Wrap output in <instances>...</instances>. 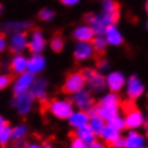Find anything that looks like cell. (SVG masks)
<instances>
[{"label": "cell", "instance_id": "obj_33", "mask_svg": "<svg viewBox=\"0 0 148 148\" xmlns=\"http://www.w3.org/2000/svg\"><path fill=\"white\" fill-rule=\"evenodd\" d=\"M53 16H54V13L50 9H43L39 14V18L42 20H50V19H53Z\"/></svg>", "mask_w": 148, "mask_h": 148}, {"label": "cell", "instance_id": "obj_37", "mask_svg": "<svg viewBox=\"0 0 148 148\" xmlns=\"http://www.w3.org/2000/svg\"><path fill=\"white\" fill-rule=\"evenodd\" d=\"M98 68L101 69V70H104L108 68V63H107L106 60H99L98 62Z\"/></svg>", "mask_w": 148, "mask_h": 148}, {"label": "cell", "instance_id": "obj_1", "mask_svg": "<svg viewBox=\"0 0 148 148\" xmlns=\"http://www.w3.org/2000/svg\"><path fill=\"white\" fill-rule=\"evenodd\" d=\"M119 16V8L113 0H104L103 1V13L101 15H88V25L93 29L98 35L104 34L107 28L113 25Z\"/></svg>", "mask_w": 148, "mask_h": 148}, {"label": "cell", "instance_id": "obj_4", "mask_svg": "<svg viewBox=\"0 0 148 148\" xmlns=\"http://www.w3.org/2000/svg\"><path fill=\"white\" fill-rule=\"evenodd\" d=\"M84 86H86V78H84L83 73H73L66 78L64 86H63V90L65 93L74 94L82 90Z\"/></svg>", "mask_w": 148, "mask_h": 148}, {"label": "cell", "instance_id": "obj_6", "mask_svg": "<svg viewBox=\"0 0 148 148\" xmlns=\"http://www.w3.org/2000/svg\"><path fill=\"white\" fill-rule=\"evenodd\" d=\"M34 80H35L34 74H32L29 72L19 74V77H18L16 80L14 82V87H13V90H14V93H15V95L29 92L32 84L34 83Z\"/></svg>", "mask_w": 148, "mask_h": 148}, {"label": "cell", "instance_id": "obj_11", "mask_svg": "<svg viewBox=\"0 0 148 148\" xmlns=\"http://www.w3.org/2000/svg\"><path fill=\"white\" fill-rule=\"evenodd\" d=\"M106 82H107V87L109 88L110 92H114V93H117V92H119L123 89V87L125 86V78L124 75L119 72H112L109 73L108 75H107L106 78Z\"/></svg>", "mask_w": 148, "mask_h": 148}, {"label": "cell", "instance_id": "obj_31", "mask_svg": "<svg viewBox=\"0 0 148 148\" xmlns=\"http://www.w3.org/2000/svg\"><path fill=\"white\" fill-rule=\"evenodd\" d=\"M50 47L54 51H60L63 49V40H62L60 36H54V38L51 39Z\"/></svg>", "mask_w": 148, "mask_h": 148}, {"label": "cell", "instance_id": "obj_24", "mask_svg": "<svg viewBox=\"0 0 148 148\" xmlns=\"http://www.w3.org/2000/svg\"><path fill=\"white\" fill-rule=\"evenodd\" d=\"M88 125L92 128V131L94 132L95 136H101L103 129L107 125V122L104 119H102L99 116H93L89 118V124Z\"/></svg>", "mask_w": 148, "mask_h": 148}, {"label": "cell", "instance_id": "obj_21", "mask_svg": "<svg viewBox=\"0 0 148 148\" xmlns=\"http://www.w3.org/2000/svg\"><path fill=\"white\" fill-rule=\"evenodd\" d=\"M98 116L106 122H109L110 119L119 116V108L110 106H98Z\"/></svg>", "mask_w": 148, "mask_h": 148}, {"label": "cell", "instance_id": "obj_34", "mask_svg": "<svg viewBox=\"0 0 148 148\" xmlns=\"http://www.w3.org/2000/svg\"><path fill=\"white\" fill-rule=\"evenodd\" d=\"M9 83H10V77L0 74V90L4 89L5 87H8V86H9Z\"/></svg>", "mask_w": 148, "mask_h": 148}, {"label": "cell", "instance_id": "obj_39", "mask_svg": "<svg viewBox=\"0 0 148 148\" xmlns=\"http://www.w3.org/2000/svg\"><path fill=\"white\" fill-rule=\"evenodd\" d=\"M79 0H62V3L64 5H74V4H77Z\"/></svg>", "mask_w": 148, "mask_h": 148}, {"label": "cell", "instance_id": "obj_10", "mask_svg": "<svg viewBox=\"0 0 148 148\" xmlns=\"http://www.w3.org/2000/svg\"><path fill=\"white\" fill-rule=\"evenodd\" d=\"M73 103L75 104L80 110L88 112L93 107V98L88 90H79L73 94Z\"/></svg>", "mask_w": 148, "mask_h": 148}, {"label": "cell", "instance_id": "obj_12", "mask_svg": "<svg viewBox=\"0 0 148 148\" xmlns=\"http://www.w3.org/2000/svg\"><path fill=\"white\" fill-rule=\"evenodd\" d=\"M89 118H90L89 114H88L86 110L79 109V110H75V112L73 110V113L70 114L68 118V122L73 128L78 129V128H82L84 125L89 124Z\"/></svg>", "mask_w": 148, "mask_h": 148}, {"label": "cell", "instance_id": "obj_28", "mask_svg": "<svg viewBox=\"0 0 148 148\" xmlns=\"http://www.w3.org/2000/svg\"><path fill=\"white\" fill-rule=\"evenodd\" d=\"M107 44H108V43H107V39L99 35L95 39H93V43H92V45H93L94 50L97 51V53H103V50L106 49Z\"/></svg>", "mask_w": 148, "mask_h": 148}, {"label": "cell", "instance_id": "obj_22", "mask_svg": "<svg viewBox=\"0 0 148 148\" xmlns=\"http://www.w3.org/2000/svg\"><path fill=\"white\" fill-rule=\"evenodd\" d=\"M12 69L13 72H15L18 74L25 73L28 70V59L24 55H20V54L15 55L12 60Z\"/></svg>", "mask_w": 148, "mask_h": 148}, {"label": "cell", "instance_id": "obj_20", "mask_svg": "<svg viewBox=\"0 0 148 148\" xmlns=\"http://www.w3.org/2000/svg\"><path fill=\"white\" fill-rule=\"evenodd\" d=\"M104 35L107 39V43L110 44V45H121L122 42H123L122 34L114 25H110V27L107 28Z\"/></svg>", "mask_w": 148, "mask_h": 148}, {"label": "cell", "instance_id": "obj_27", "mask_svg": "<svg viewBox=\"0 0 148 148\" xmlns=\"http://www.w3.org/2000/svg\"><path fill=\"white\" fill-rule=\"evenodd\" d=\"M107 124L110 125V127H113L114 129H117V131H123V129L125 128V121L123 117L118 116L116 118H113V119H110L109 122H107Z\"/></svg>", "mask_w": 148, "mask_h": 148}, {"label": "cell", "instance_id": "obj_18", "mask_svg": "<svg viewBox=\"0 0 148 148\" xmlns=\"http://www.w3.org/2000/svg\"><path fill=\"white\" fill-rule=\"evenodd\" d=\"M27 36L23 33H16V34L13 35L12 40H10V49L14 53H18L19 54L21 50H24V48L27 47Z\"/></svg>", "mask_w": 148, "mask_h": 148}, {"label": "cell", "instance_id": "obj_5", "mask_svg": "<svg viewBox=\"0 0 148 148\" xmlns=\"http://www.w3.org/2000/svg\"><path fill=\"white\" fill-rule=\"evenodd\" d=\"M124 148H147L148 146V137L139 133L137 129H131L124 137Z\"/></svg>", "mask_w": 148, "mask_h": 148}, {"label": "cell", "instance_id": "obj_45", "mask_svg": "<svg viewBox=\"0 0 148 148\" xmlns=\"http://www.w3.org/2000/svg\"><path fill=\"white\" fill-rule=\"evenodd\" d=\"M147 28H148V24H147Z\"/></svg>", "mask_w": 148, "mask_h": 148}, {"label": "cell", "instance_id": "obj_32", "mask_svg": "<svg viewBox=\"0 0 148 148\" xmlns=\"http://www.w3.org/2000/svg\"><path fill=\"white\" fill-rule=\"evenodd\" d=\"M70 148H89V146L86 142L77 138V137H73L72 140H70Z\"/></svg>", "mask_w": 148, "mask_h": 148}, {"label": "cell", "instance_id": "obj_9", "mask_svg": "<svg viewBox=\"0 0 148 148\" xmlns=\"http://www.w3.org/2000/svg\"><path fill=\"white\" fill-rule=\"evenodd\" d=\"M144 93V84L138 77L132 75L127 80V95L131 101L138 99Z\"/></svg>", "mask_w": 148, "mask_h": 148}, {"label": "cell", "instance_id": "obj_23", "mask_svg": "<svg viewBox=\"0 0 148 148\" xmlns=\"http://www.w3.org/2000/svg\"><path fill=\"white\" fill-rule=\"evenodd\" d=\"M99 137H102V139L104 140V142L109 143V144H113V143L116 142V140L121 137V132L107 124L106 127H104V129H103L102 134L99 136Z\"/></svg>", "mask_w": 148, "mask_h": 148}, {"label": "cell", "instance_id": "obj_44", "mask_svg": "<svg viewBox=\"0 0 148 148\" xmlns=\"http://www.w3.org/2000/svg\"><path fill=\"white\" fill-rule=\"evenodd\" d=\"M0 13H1V5H0Z\"/></svg>", "mask_w": 148, "mask_h": 148}, {"label": "cell", "instance_id": "obj_43", "mask_svg": "<svg viewBox=\"0 0 148 148\" xmlns=\"http://www.w3.org/2000/svg\"><path fill=\"white\" fill-rule=\"evenodd\" d=\"M146 9H147V12H148V1H147V5H146Z\"/></svg>", "mask_w": 148, "mask_h": 148}, {"label": "cell", "instance_id": "obj_7", "mask_svg": "<svg viewBox=\"0 0 148 148\" xmlns=\"http://www.w3.org/2000/svg\"><path fill=\"white\" fill-rule=\"evenodd\" d=\"M33 98L30 93L27 92V93L23 94H18L14 97L13 99V107L18 110V113L21 114V116H25L30 112L32 106H33Z\"/></svg>", "mask_w": 148, "mask_h": 148}, {"label": "cell", "instance_id": "obj_14", "mask_svg": "<svg viewBox=\"0 0 148 148\" xmlns=\"http://www.w3.org/2000/svg\"><path fill=\"white\" fill-rule=\"evenodd\" d=\"M94 48L90 43L88 42H79L75 45V49H74V57H75L77 60H86V59L90 58L93 55Z\"/></svg>", "mask_w": 148, "mask_h": 148}, {"label": "cell", "instance_id": "obj_2", "mask_svg": "<svg viewBox=\"0 0 148 148\" xmlns=\"http://www.w3.org/2000/svg\"><path fill=\"white\" fill-rule=\"evenodd\" d=\"M48 109L58 119H68L73 113V104L65 99H53L48 104Z\"/></svg>", "mask_w": 148, "mask_h": 148}, {"label": "cell", "instance_id": "obj_8", "mask_svg": "<svg viewBox=\"0 0 148 148\" xmlns=\"http://www.w3.org/2000/svg\"><path fill=\"white\" fill-rule=\"evenodd\" d=\"M125 128L128 129H138L140 127L144 125V122H146V117L144 114L140 112V110L132 108L131 110L125 112Z\"/></svg>", "mask_w": 148, "mask_h": 148}, {"label": "cell", "instance_id": "obj_40", "mask_svg": "<svg viewBox=\"0 0 148 148\" xmlns=\"http://www.w3.org/2000/svg\"><path fill=\"white\" fill-rule=\"evenodd\" d=\"M25 148H43V147H40L38 143H28Z\"/></svg>", "mask_w": 148, "mask_h": 148}, {"label": "cell", "instance_id": "obj_19", "mask_svg": "<svg viewBox=\"0 0 148 148\" xmlns=\"http://www.w3.org/2000/svg\"><path fill=\"white\" fill-rule=\"evenodd\" d=\"M75 137L77 138H79L80 140H83V142H86L88 146H90L93 142H95V136L94 132L92 131V128L89 125H84L82 128H78L75 131Z\"/></svg>", "mask_w": 148, "mask_h": 148}, {"label": "cell", "instance_id": "obj_41", "mask_svg": "<svg viewBox=\"0 0 148 148\" xmlns=\"http://www.w3.org/2000/svg\"><path fill=\"white\" fill-rule=\"evenodd\" d=\"M143 128H144V131H146V136L148 137V114H147V117H146V122H144Z\"/></svg>", "mask_w": 148, "mask_h": 148}, {"label": "cell", "instance_id": "obj_30", "mask_svg": "<svg viewBox=\"0 0 148 148\" xmlns=\"http://www.w3.org/2000/svg\"><path fill=\"white\" fill-rule=\"evenodd\" d=\"M28 27H29L28 23H12V24H6L4 27V29L6 32H10V33H13V32L19 33L20 30H24V29H27Z\"/></svg>", "mask_w": 148, "mask_h": 148}, {"label": "cell", "instance_id": "obj_36", "mask_svg": "<svg viewBox=\"0 0 148 148\" xmlns=\"http://www.w3.org/2000/svg\"><path fill=\"white\" fill-rule=\"evenodd\" d=\"M5 47H6L5 38H4V35H3V34H0V51L4 50V49H5Z\"/></svg>", "mask_w": 148, "mask_h": 148}, {"label": "cell", "instance_id": "obj_17", "mask_svg": "<svg viewBox=\"0 0 148 148\" xmlns=\"http://www.w3.org/2000/svg\"><path fill=\"white\" fill-rule=\"evenodd\" d=\"M94 30L92 29L89 25H82V27L77 28L74 30V38L79 42H88L89 43L90 40L94 39Z\"/></svg>", "mask_w": 148, "mask_h": 148}, {"label": "cell", "instance_id": "obj_38", "mask_svg": "<svg viewBox=\"0 0 148 148\" xmlns=\"http://www.w3.org/2000/svg\"><path fill=\"white\" fill-rule=\"evenodd\" d=\"M89 148H106V146L102 142H97V140H95V142H93L90 144Z\"/></svg>", "mask_w": 148, "mask_h": 148}, {"label": "cell", "instance_id": "obj_26", "mask_svg": "<svg viewBox=\"0 0 148 148\" xmlns=\"http://www.w3.org/2000/svg\"><path fill=\"white\" fill-rule=\"evenodd\" d=\"M119 97L114 93V92H110V93L106 94L104 97H102L101 102H99V106H110V107H118L119 106Z\"/></svg>", "mask_w": 148, "mask_h": 148}, {"label": "cell", "instance_id": "obj_25", "mask_svg": "<svg viewBox=\"0 0 148 148\" xmlns=\"http://www.w3.org/2000/svg\"><path fill=\"white\" fill-rule=\"evenodd\" d=\"M10 139H13V129L6 123L0 125V146L8 144Z\"/></svg>", "mask_w": 148, "mask_h": 148}, {"label": "cell", "instance_id": "obj_35", "mask_svg": "<svg viewBox=\"0 0 148 148\" xmlns=\"http://www.w3.org/2000/svg\"><path fill=\"white\" fill-rule=\"evenodd\" d=\"M124 146H125V139H124V137H122V136L112 144V147H114V148H124Z\"/></svg>", "mask_w": 148, "mask_h": 148}, {"label": "cell", "instance_id": "obj_15", "mask_svg": "<svg viewBox=\"0 0 148 148\" xmlns=\"http://www.w3.org/2000/svg\"><path fill=\"white\" fill-rule=\"evenodd\" d=\"M45 68V59L40 54H34L28 59V72L32 74H39Z\"/></svg>", "mask_w": 148, "mask_h": 148}, {"label": "cell", "instance_id": "obj_42", "mask_svg": "<svg viewBox=\"0 0 148 148\" xmlns=\"http://www.w3.org/2000/svg\"><path fill=\"white\" fill-rule=\"evenodd\" d=\"M6 123V122H5V119H4V118H3L1 116H0V125H3V124H5Z\"/></svg>", "mask_w": 148, "mask_h": 148}, {"label": "cell", "instance_id": "obj_29", "mask_svg": "<svg viewBox=\"0 0 148 148\" xmlns=\"http://www.w3.org/2000/svg\"><path fill=\"white\" fill-rule=\"evenodd\" d=\"M25 134H27V127L24 124H19L15 128H13V139L16 140V142L23 139Z\"/></svg>", "mask_w": 148, "mask_h": 148}, {"label": "cell", "instance_id": "obj_16", "mask_svg": "<svg viewBox=\"0 0 148 148\" xmlns=\"http://www.w3.org/2000/svg\"><path fill=\"white\" fill-rule=\"evenodd\" d=\"M29 93L33 98H38V99H43L47 95V80L40 78V79H35L34 83L32 84Z\"/></svg>", "mask_w": 148, "mask_h": 148}, {"label": "cell", "instance_id": "obj_13", "mask_svg": "<svg viewBox=\"0 0 148 148\" xmlns=\"http://www.w3.org/2000/svg\"><path fill=\"white\" fill-rule=\"evenodd\" d=\"M45 48V39L39 30H34L32 33L30 42H29V49L33 54H40Z\"/></svg>", "mask_w": 148, "mask_h": 148}, {"label": "cell", "instance_id": "obj_3", "mask_svg": "<svg viewBox=\"0 0 148 148\" xmlns=\"http://www.w3.org/2000/svg\"><path fill=\"white\" fill-rule=\"evenodd\" d=\"M83 75L86 78V83L89 86V88L93 92L99 93V92H102L107 87L106 78L93 69H86L83 72Z\"/></svg>", "mask_w": 148, "mask_h": 148}]
</instances>
